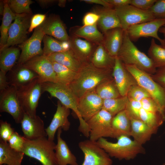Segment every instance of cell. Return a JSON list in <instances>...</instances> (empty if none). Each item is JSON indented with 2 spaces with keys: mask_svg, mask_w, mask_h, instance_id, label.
I'll return each mask as SVG.
<instances>
[{
  "mask_svg": "<svg viewBox=\"0 0 165 165\" xmlns=\"http://www.w3.org/2000/svg\"><path fill=\"white\" fill-rule=\"evenodd\" d=\"M112 72V70L97 68L90 62L84 63L74 80L68 86L78 99L113 77Z\"/></svg>",
  "mask_w": 165,
  "mask_h": 165,
  "instance_id": "obj_1",
  "label": "cell"
},
{
  "mask_svg": "<svg viewBox=\"0 0 165 165\" xmlns=\"http://www.w3.org/2000/svg\"><path fill=\"white\" fill-rule=\"evenodd\" d=\"M129 137L121 135L115 143L109 141L105 138H101L96 142L110 157L120 160H130L140 154H144L145 150L142 145L131 139Z\"/></svg>",
  "mask_w": 165,
  "mask_h": 165,
  "instance_id": "obj_2",
  "label": "cell"
},
{
  "mask_svg": "<svg viewBox=\"0 0 165 165\" xmlns=\"http://www.w3.org/2000/svg\"><path fill=\"white\" fill-rule=\"evenodd\" d=\"M117 57L124 65L134 66L151 75L156 71L152 60L134 44L127 31H124L123 44Z\"/></svg>",
  "mask_w": 165,
  "mask_h": 165,
  "instance_id": "obj_3",
  "label": "cell"
},
{
  "mask_svg": "<svg viewBox=\"0 0 165 165\" xmlns=\"http://www.w3.org/2000/svg\"><path fill=\"white\" fill-rule=\"evenodd\" d=\"M42 93L46 92L51 96L58 99L61 103L72 110L79 119V125L78 130L85 132L88 130L86 122L80 115L77 108V98L68 85L60 82H46L41 83Z\"/></svg>",
  "mask_w": 165,
  "mask_h": 165,
  "instance_id": "obj_4",
  "label": "cell"
},
{
  "mask_svg": "<svg viewBox=\"0 0 165 165\" xmlns=\"http://www.w3.org/2000/svg\"><path fill=\"white\" fill-rule=\"evenodd\" d=\"M56 145L46 137L34 140L25 138L22 152L42 165H57L55 156Z\"/></svg>",
  "mask_w": 165,
  "mask_h": 165,
  "instance_id": "obj_5",
  "label": "cell"
},
{
  "mask_svg": "<svg viewBox=\"0 0 165 165\" xmlns=\"http://www.w3.org/2000/svg\"><path fill=\"white\" fill-rule=\"evenodd\" d=\"M124 65L134 77L138 84L145 90L165 111V92L164 88L156 82L149 74L134 66Z\"/></svg>",
  "mask_w": 165,
  "mask_h": 165,
  "instance_id": "obj_6",
  "label": "cell"
},
{
  "mask_svg": "<svg viewBox=\"0 0 165 165\" xmlns=\"http://www.w3.org/2000/svg\"><path fill=\"white\" fill-rule=\"evenodd\" d=\"M18 98L24 113L30 116H36V108L43 93L41 83L36 79L28 84L17 89Z\"/></svg>",
  "mask_w": 165,
  "mask_h": 165,
  "instance_id": "obj_7",
  "label": "cell"
},
{
  "mask_svg": "<svg viewBox=\"0 0 165 165\" xmlns=\"http://www.w3.org/2000/svg\"><path fill=\"white\" fill-rule=\"evenodd\" d=\"M113 116L102 108L86 122L90 129V139L96 141L101 138H115L112 126Z\"/></svg>",
  "mask_w": 165,
  "mask_h": 165,
  "instance_id": "obj_8",
  "label": "cell"
},
{
  "mask_svg": "<svg viewBox=\"0 0 165 165\" xmlns=\"http://www.w3.org/2000/svg\"><path fill=\"white\" fill-rule=\"evenodd\" d=\"M114 9L124 31L132 26L155 18L150 10H141L130 5Z\"/></svg>",
  "mask_w": 165,
  "mask_h": 165,
  "instance_id": "obj_9",
  "label": "cell"
},
{
  "mask_svg": "<svg viewBox=\"0 0 165 165\" xmlns=\"http://www.w3.org/2000/svg\"><path fill=\"white\" fill-rule=\"evenodd\" d=\"M78 145L84 155L82 165H112L110 156L96 141L85 140L80 141Z\"/></svg>",
  "mask_w": 165,
  "mask_h": 165,
  "instance_id": "obj_10",
  "label": "cell"
},
{
  "mask_svg": "<svg viewBox=\"0 0 165 165\" xmlns=\"http://www.w3.org/2000/svg\"><path fill=\"white\" fill-rule=\"evenodd\" d=\"M32 15L23 13L16 14L8 32V37L6 45L1 50L21 44L27 38L28 30Z\"/></svg>",
  "mask_w": 165,
  "mask_h": 165,
  "instance_id": "obj_11",
  "label": "cell"
},
{
  "mask_svg": "<svg viewBox=\"0 0 165 165\" xmlns=\"http://www.w3.org/2000/svg\"><path fill=\"white\" fill-rule=\"evenodd\" d=\"M0 112L8 113L16 123H21L24 113L19 101L15 87L9 86L0 92Z\"/></svg>",
  "mask_w": 165,
  "mask_h": 165,
  "instance_id": "obj_12",
  "label": "cell"
},
{
  "mask_svg": "<svg viewBox=\"0 0 165 165\" xmlns=\"http://www.w3.org/2000/svg\"><path fill=\"white\" fill-rule=\"evenodd\" d=\"M23 65L37 74L41 83L58 82L53 63L47 56L42 55L35 57Z\"/></svg>",
  "mask_w": 165,
  "mask_h": 165,
  "instance_id": "obj_13",
  "label": "cell"
},
{
  "mask_svg": "<svg viewBox=\"0 0 165 165\" xmlns=\"http://www.w3.org/2000/svg\"><path fill=\"white\" fill-rule=\"evenodd\" d=\"M44 35L41 27L39 26L34 30L30 38L18 45V47L21 52L17 64H23L33 57L43 55L41 43Z\"/></svg>",
  "mask_w": 165,
  "mask_h": 165,
  "instance_id": "obj_14",
  "label": "cell"
},
{
  "mask_svg": "<svg viewBox=\"0 0 165 165\" xmlns=\"http://www.w3.org/2000/svg\"><path fill=\"white\" fill-rule=\"evenodd\" d=\"M165 24V19L155 18L151 20L134 25L127 31L132 41H136L141 37H151L158 40L163 46V39L159 37L158 32Z\"/></svg>",
  "mask_w": 165,
  "mask_h": 165,
  "instance_id": "obj_15",
  "label": "cell"
},
{
  "mask_svg": "<svg viewBox=\"0 0 165 165\" xmlns=\"http://www.w3.org/2000/svg\"><path fill=\"white\" fill-rule=\"evenodd\" d=\"M103 101L95 89L77 99L78 111L86 122L102 108Z\"/></svg>",
  "mask_w": 165,
  "mask_h": 165,
  "instance_id": "obj_16",
  "label": "cell"
},
{
  "mask_svg": "<svg viewBox=\"0 0 165 165\" xmlns=\"http://www.w3.org/2000/svg\"><path fill=\"white\" fill-rule=\"evenodd\" d=\"M112 75L121 96H126L130 88L138 84L133 75L117 57L115 59Z\"/></svg>",
  "mask_w": 165,
  "mask_h": 165,
  "instance_id": "obj_17",
  "label": "cell"
},
{
  "mask_svg": "<svg viewBox=\"0 0 165 165\" xmlns=\"http://www.w3.org/2000/svg\"><path fill=\"white\" fill-rule=\"evenodd\" d=\"M23 137L29 140L47 137L43 120L38 116L31 117L24 113L20 123Z\"/></svg>",
  "mask_w": 165,
  "mask_h": 165,
  "instance_id": "obj_18",
  "label": "cell"
},
{
  "mask_svg": "<svg viewBox=\"0 0 165 165\" xmlns=\"http://www.w3.org/2000/svg\"><path fill=\"white\" fill-rule=\"evenodd\" d=\"M70 114V109L58 101L56 111L50 125L45 129L49 140L53 141L55 133L59 128L64 131L69 130L71 124L68 118Z\"/></svg>",
  "mask_w": 165,
  "mask_h": 165,
  "instance_id": "obj_19",
  "label": "cell"
},
{
  "mask_svg": "<svg viewBox=\"0 0 165 165\" xmlns=\"http://www.w3.org/2000/svg\"><path fill=\"white\" fill-rule=\"evenodd\" d=\"M7 73L6 76L9 86L16 89L28 84L38 78L36 73L23 64H16Z\"/></svg>",
  "mask_w": 165,
  "mask_h": 165,
  "instance_id": "obj_20",
  "label": "cell"
},
{
  "mask_svg": "<svg viewBox=\"0 0 165 165\" xmlns=\"http://www.w3.org/2000/svg\"><path fill=\"white\" fill-rule=\"evenodd\" d=\"M40 26L45 35L61 41L69 40L65 25L58 15H50Z\"/></svg>",
  "mask_w": 165,
  "mask_h": 165,
  "instance_id": "obj_21",
  "label": "cell"
},
{
  "mask_svg": "<svg viewBox=\"0 0 165 165\" xmlns=\"http://www.w3.org/2000/svg\"><path fill=\"white\" fill-rule=\"evenodd\" d=\"M71 49L75 56L83 63L90 62L93 53L97 45L85 39L70 35Z\"/></svg>",
  "mask_w": 165,
  "mask_h": 165,
  "instance_id": "obj_22",
  "label": "cell"
},
{
  "mask_svg": "<svg viewBox=\"0 0 165 165\" xmlns=\"http://www.w3.org/2000/svg\"><path fill=\"white\" fill-rule=\"evenodd\" d=\"M94 12L99 16L97 24L103 34L111 29L122 28L119 19L114 8L97 7L95 8Z\"/></svg>",
  "mask_w": 165,
  "mask_h": 165,
  "instance_id": "obj_23",
  "label": "cell"
},
{
  "mask_svg": "<svg viewBox=\"0 0 165 165\" xmlns=\"http://www.w3.org/2000/svg\"><path fill=\"white\" fill-rule=\"evenodd\" d=\"M124 31L121 28L109 30L104 33L103 44L108 53L116 58L123 44Z\"/></svg>",
  "mask_w": 165,
  "mask_h": 165,
  "instance_id": "obj_24",
  "label": "cell"
},
{
  "mask_svg": "<svg viewBox=\"0 0 165 165\" xmlns=\"http://www.w3.org/2000/svg\"><path fill=\"white\" fill-rule=\"evenodd\" d=\"M62 130L61 128L60 127L57 130V142L55 149L57 165H78L76 157L61 137Z\"/></svg>",
  "mask_w": 165,
  "mask_h": 165,
  "instance_id": "obj_25",
  "label": "cell"
},
{
  "mask_svg": "<svg viewBox=\"0 0 165 165\" xmlns=\"http://www.w3.org/2000/svg\"><path fill=\"white\" fill-rule=\"evenodd\" d=\"M130 119V136L134 140L142 145L148 141L158 130L148 126L141 120L132 119Z\"/></svg>",
  "mask_w": 165,
  "mask_h": 165,
  "instance_id": "obj_26",
  "label": "cell"
},
{
  "mask_svg": "<svg viewBox=\"0 0 165 165\" xmlns=\"http://www.w3.org/2000/svg\"><path fill=\"white\" fill-rule=\"evenodd\" d=\"M97 23L91 26L79 27L73 28L69 30L70 35L78 38H82L97 45L103 43L104 34L97 28Z\"/></svg>",
  "mask_w": 165,
  "mask_h": 165,
  "instance_id": "obj_27",
  "label": "cell"
},
{
  "mask_svg": "<svg viewBox=\"0 0 165 165\" xmlns=\"http://www.w3.org/2000/svg\"><path fill=\"white\" fill-rule=\"evenodd\" d=\"M115 59L108 53L103 43H101L96 47L92 56L90 62L97 68L113 70Z\"/></svg>",
  "mask_w": 165,
  "mask_h": 165,
  "instance_id": "obj_28",
  "label": "cell"
},
{
  "mask_svg": "<svg viewBox=\"0 0 165 165\" xmlns=\"http://www.w3.org/2000/svg\"><path fill=\"white\" fill-rule=\"evenodd\" d=\"M52 62L64 65L77 72L83 64L70 50L52 54L47 57Z\"/></svg>",
  "mask_w": 165,
  "mask_h": 165,
  "instance_id": "obj_29",
  "label": "cell"
},
{
  "mask_svg": "<svg viewBox=\"0 0 165 165\" xmlns=\"http://www.w3.org/2000/svg\"><path fill=\"white\" fill-rule=\"evenodd\" d=\"M24 155L0 139V165H21Z\"/></svg>",
  "mask_w": 165,
  "mask_h": 165,
  "instance_id": "obj_30",
  "label": "cell"
},
{
  "mask_svg": "<svg viewBox=\"0 0 165 165\" xmlns=\"http://www.w3.org/2000/svg\"><path fill=\"white\" fill-rule=\"evenodd\" d=\"M112 126L115 138H117L122 135L130 136L131 119L125 109L113 117Z\"/></svg>",
  "mask_w": 165,
  "mask_h": 165,
  "instance_id": "obj_31",
  "label": "cell"
},
{
  "mask_svg": "<svg viewBox=\"0 0 165 165\" xmlns=\"http://www.w3.org/2000/svg\"><path fill=\"white\" fill-rule=\"evenodd\" d=\"M18 47L10 46L0 50V69L6 73L17 63L20 53Z\"/></svg>",
  "mask_w": 165,
  "mask_h": 165,
  "instance_id": "obj_32",
  "label": "cell"
},
{
  "mask_svg": "<svg viewBox=\"0 0 165 165\" xmlns=\"http://www.w3.org/2000/svg\"><path fill=\"white\" fill-rule=\"evenodd\" d=\"M4 2L5 3V10L0 28V50L7 43L9 29L12 23V21L14 20L16 16V14L11 10L7 3L4 0Z\"/></svg>",
  "mask_w": 165,
  "mask_h": 165,
  "instance_id": "obj_33",
  "label": "cell"
},
{
  "mask_svg": "<svg viewBox=\"0 0 165 165\" xmlns=\"http://www.w3.org/2000/svg\"><path fill=\"white\" fill-rule=\"evenodd\" d=\"M95 90L103 100L122 97L113 77L100 83Z\"/></svg>",
  "mask_w": 165,
  "mask_h": 165,
  "instance_id": "obj_34",
  "label": "cell"
},
{
  "mask_svg": "<svg viewBox=\"0 0 165 165\" xmlns=\"http://www.w3.org/2000/svg\"><path fill=\"white\" fill-rule=\"evenodd\" d=\"M148 54L156 68L165 66V47L157 44L153 38L151 40Z\"/></svg>",
  "mask_w": 165,
  "mask_h": 165,
  "instance_id": "obj_35",
  "label": "cell"
},
{
  "mask_svg": "<svg viewBox=\"0 0 165 165\" xmlns=\"http://www.w3.org/2000/svg\"><path fill=\"white\" fill-rule=\"evenodd\" d=\"M128 101L127 96L104 100L102 108L109 112L113 117L126 109Z\"/></svg>",
  "mask_w": 165,
  "mask_h": 165,
  "instance_id": "obj_36",
  "label": "cell"
},
{
  "mask_svg": "<svg viewBox=\"0 0 165 165\" xmlns=\"http://www.w3.org/2000/svg\"><path fill=\"white\" fill-rule=\"evenodd\" d=\"M59 82L68 85L75 79L77 72L55 62H52Z\"/></svg>",
  "mask_w": 165,
  "mask_h": 165,
  "instance_id": "obj_37",
  "label": "cell"
},
{
  "mask_svg": "<svg viewBox=\"0 0 165 165\" xmlns=\"http://www.w3.org/2000/svg\"><path fill=\"white\" fill-rule=\"evenodd\" d=\"M44 47L43 55L48 57L56 53L65 51L63 45V41L45 35L42 39Z\"/></svg>",
  "mask_w": 165,
  "mask_h": 165,
  "instance_id": "obj_38",
  "label": "cell"
},
{
  "mask_svg": "<svg viewBox=\"0 0 165 165\" xmlns=\"http://www.w3.org/2000/svg\"><path fill=\"white\" fill-rule=\"evenodd\" d=\"M11 10L16 14L25 13L32 15L30 5L34 2L31 0H5Z\"/></svg>",
  "mask_w": 165,
  "mask_h": 165,
  "instance_id": "obj_39",
  "label": "cell"
},
{
  "mask_svg": "<svg viewBox=\"0 0 165 165\" xmlns=\"http://www.w3.org/2000/svg\"><path fill=\"white\" fill-rule=\"evenodd\" d=\"M126 96L129 100L141 101L146 98L151 97L150 94L138 84L131 86Z\"/></svg>",
  "mask_w": 165,
  "mask_h": 165,
  "instance_id": "obj_40",
  "label": "cell"
},
{
  "mask_svg": "<svg viewBox=\"0 0 165 165\" xmlns=\"http://www.w3.org/2000/svg\"><path fill=\"white\" fill-rule=\"evenodd\" d=\"M141 108L146 111L165 114L163 110L152 97L145 98L141 101Z\"/></svg>",
  "mask_w": 165,
  "mask_h": 165,
  "instance_id": "obj_41",
  "label": "cell"
},
{
  "mask_svg": "<svg viewBox=\"0 0 165 165\" xmlns=\"http://www.w3.org/2000/svg\"><path fill=\"white\" fill-rule=\"evenodd\" d=\"M141 107V101L128 100L125 110L130 119L139 120V111Z\"/></svg>",
  "mask_w": 165,
  "mask_h": 165,
  "instance_id": "obj_42",
  "label": "cell"
},
{
  "mask_svg": "<svg viewBox=\"0 0 165 165\" xmlns=\"http://www.w3.org/2000/svg\"><path fill=\"white\" fill-rule=\"evenodd\" d=\"M24 141V138L15 131L12 134L8 141L11 147L21 152H22Z\"/></svg>",
  "mask_w": 165,
  "mask_h": 165,
  "instance_id": "obj_43",
  "label": "cell"
},
{
  "mask_svg": "<svg viewBox=\"0 0 165 165\" xmlns=\"http://www.w3.org/2000/svg\"><path fill=\"white\" fill-rule=\"evenodd\" d=\"M149 10L155 18L165 19V0H157Z\"/></svg>",
  "mask_w": 165,
  "mask_h": 165,
  "instance_id": "obj_44",
  "label": "cell"
},
{
  "mask_svg": "<svg viewBox=\"0 0 165 165\" xmlns=\"http://www.w3.org/2000/svg\"><path fill=\"white\" fill-rule=\"evenodd\" d=\"M11 124L7 121H0V139L7 142L12 134L14 132Z\"/></svg>",
  "mask_w": 165,
  "mask_h": 165,
  "instance_id": "obj_45",
  "label": "cell"
},
{
  "mask_svg": "<svg viewBox=\"0 0 165 165\" xmlns=\"http://www.w3.org/2000/svg\"><path fill=\"white\" fill-rule=\"evenodd\" d=\"M46 14L37 13L32 15L30 22V25L28 30L29 33L32 32L34 29L40 26L46 18Z\"/></svg>",
  "mask_w": 165,
  "mask_h": 165,
  "instance_id": "obj_46",
  "label": "cell"
},
{
  "mask_svg": "<svg viewBox=\"0 0 165 165\" xmlns=\"http://www.w3.org/2000/svg\"><path fill=\"white\" fill-rule=\"evenodd\" d=\"M157 0H131L130 5L140 9L149 10Z\"/></svg>",
  "mask_w": 165,
  "mask_h": 165,
  "instance_id": "obj_47",
  "label": "cell"
},
{
  "mask_svg": "<svg viewBox=\"0 0 165 165\" xmlns=\"http://www.w3.org/2000/svg\"><path fill=\"white\" fill-rule=\"evenodd\" d=\"M99 17V15L95 12L87 13L82 19L83 26H91L97 24Z\"/></svg>",
  "mask_w": 165,
  "mask_h": 165,
  "instance_id": "obj_48",
  "label": "cell"
},
{
  "mask_svg": "<svg viewBox=\"0 0 165 165\" xmlns=\"http://www.w3.org/2000/svg\"><path fill=\"white\" fill-rule=\"evenodd\" d=\"M151 75L156 82L165 88V66L157 68L155 73Z\"/></svg>",
  "mask_w": 165,
  "mask_h": 165,
  "instance_id": "obj_49",
  "label": "cell"
},
{
  "mask_svg": "<svg viewBox=\"0 0 165 165\" xmlns=\"http://www.w3.org/2000/svg\"><path fill=\"white\" fill-rule=\"evenodd\" d=\"M114 8L120 7L130 5L131 0H106Z\"/></svg>",
  "mask_w": 165,
  "mask_h": 165,
  "instance_id": "obj_50",
  "label": "cell"
},
{
  "mask_svg": "<svg viewBox=\"0 0 165 165\" xmlns=\"http://www.w3.org/2000/svg\"><path fill=\"white\" fill-rule=\"evenodd\" d=\"M6 74V72L0 70V92L10 86L8 82Z\"/></svg>",
  "mask_w": 165,
  "mask_h": 165,
  "instance_id": "obj_51",
  "label": "cell"
},
{
  "mask_svg": "<svg viewBox=\"0 0 165 165\" xmlns=\"http://www.w3.org/2000/svg\"><path fill=\"white\" fill-rule=\"evenodd\" d=\"M80 1L88 3L100 5L105 7L113 8L110 4L106 1V0H82Z\"/></svg>",
  "mask_w": 165,
  "mask_h": 165,
  "instance_id": "obj_52",
  "label": "cell"
},
{
  "mask_svg": "<svg viewBox=\"0 0 165 165\" xmlns=\"http://www.w3.org/2000/svg\"><path fill=\"white\" fill-rule=\"evenodd\" d=\"M35 1L42 8L48 7L56 2L55 0H36Z\"/></svg>",
  "mask_w": 165,
  "mask_h": 165,
  "instance_id": "obj_53",
  "label": "cell"
},
{
  "mask_svg": "<svg viewBox=\"0 0 165 165\" xmlns=\"http://www.w3.org/2000/svg\"><path fill=\"white\" fill-rule=\"evenodd\" d=\"M5 10V3L4 0L0 1V15L3 16Z\"/></svg>",
  "mask_w": 165,
  "mask_h": 165,
  "instance_id": "obj_54",
  "label": "cell"
},
{
  "mask_svg": "<svg viewBox=\"0 0 165 165\" xmlns=\"http://www.w3.org/2000/svg\"><path fill=\"white\" fill-rule=\"evenodd\" d=\"M58 2V6L61 7H64L66 2V0H59L57 1Z\"/></svg>",
  "mask_w": 165,
  "mask_h": 165,
  "instance_id": "obj_55",
  "label": "cell"
},
{
  "mask_svg": "<svg viewBox=\"0 0 165 165\" xmlns=\"http://www.w3.org/2000/svg\"><path fill=\"white\" fill-rule=\"evenodd\" d=\"M159 31L161 33H165V24L159 29Z\"/></svg>",
  "mask_w": 165,
  "mask_h": 165,
  "instance_id": "obj_56",
  "label": "cell"
},
{
  "mask_svg": "<svg viewBox=\"0 0 165 165\" xmlns=\"http://www.w3.org/2000/svg\"><path fill=\"white\" fill-rule=\"evenodd\" d=\"M163 35H164V39H163V41H164V46H163L165 47V33L163 34Z\"/></svg>",
  "mask_w": 165,
  "mask_h": 165,
  "instance_id": "obj_57",
  "label": "cell"
},
{
  "mask_svg": "<svg viewBox=\"0 0 165 165\" xmlns=\"http://www.w3.org/2000/svg\"><path fill=\"white\" fill-rule=\"evenodd\" d=\"M162 165H165V163H163Z\"/></svg>",
  "mask_w": 165,
  "mask_h": 165,
  "instance_id": "obj_58",
  "label": "cell"
},
{
  "mask_svg": "<svg viewBox=\"0 0 165 165\" xmlns=\"http://www.w3.org/2000/svg\"><path fill=\"white\" fill-rule=\"evenodd\" d=\"M164 88V90L165 92V88Z\"/></svg>",
  "mask_w": 165,
  "mask_h": 165,
  "instance_id": "obj_59",
  "label": "cell"
},
{
  "mask_svg": "<svg viewBox=\"0 0 165 165\" xmlns=\"http://www.w3.org/2000/svg\"></svg>",
  "mask_w": 165,
  "mask_h": 165,
  "instance_id": "obj_60",
  "label": "cell"
}]
</instances>
